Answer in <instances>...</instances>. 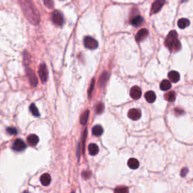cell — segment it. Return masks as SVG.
Here are the masks:
<instances>
[{"instance_id": "1", "label": "cell", "mask_w": 193, "mask_h": 193, "mask_svg": "<svg viewBox=\"0 0 193 193\" xmlns=\"http://www.w3.org/2000/svg\"><path fill=\"white\" fill-rule=\"evenodd\" d=\"M19 5L26 18L33 25L40 22V15L32 0H19Z\"/></svg>"}, {"instance_id": "2", "label": "cell", "mask_w": 193, "mask_h": 193, "mask_svg": "<svg viewBox=\"0 0 193 193\" xmlns=\"http://www.w3.org/2000/svg\"><path fill=\"white\" fill-rule=\"evenodd\" d=\"M177 36V33L175 30H172L168 33L165 39V45L171 52H177L181 48V44Z\"/></svg>"}, {"instance_id": "3", "label": "cell", "mask_w": 193, "mask_h": 193, "mask_svg": "<svg viewBox=\"0 0 193 193\" xmlns=\"http://www.w3.org/2000/svg\"><path fill=\"white\" fill-rule=\"evenodd\" d=\"M51 18L54 24L57 26H62L63 24V22H64L63 14L58 11H54L52 13Z\"/></svg>"}, {"instance_id": "4", "label": "cell", "mask_w": 193, "mask_h": 193, "mask_svg": "<svg viewBox=\"0 0 193 193\" xmlns=\"http://www.w3.org/2000/svg\"><path fill=\"white\" fill-rule=\"evenodd\" d=\"M84 45L88 49H95L98 47V41L91 36H86L84 39Z\"/></svg>"}, {"instance_id": "5", "label": "cell", "mask_w": 193, "mask_h": 193, "mask_svg": "<svg viewBox=\"0 0 193 193\" xmlns=\"http://www.w3.org/2000/svg\"><path fill=\"white\" fill-rule=\"evenodd\" d=\"M48 75V73L47 66L45 63H41L39 68V75L40 79L43 83L47 82Z\"/></svg>"}, {"instance_id": "6", "label": "cell", "mask_w": 193, "mask_h": 193, "mask_svg": "<svg viewBox=\"0 0 193 193\" xmlns=\"http://www.w3.org/2000/svg\"><path fill=\"white\" fill-rule=\"evenodd\" d=\"M26 72H27V77H28L29 81H30V85L33 87H36L38 84V79L34 71L30 69V68H27Z\"/></svg>"}, {"instance_id": "7", "label": "cell", "mask_w": 193, "mask_h": 193, "mask_svg": "<svg viewBox=\"0 0 193 193\" xmlns=\"http://www.w3.org/2000/svg\"><path fill=\"white\" fill-rule=\"evenodd\" d=\"M165 0H156L155 2H153L152 5V8H151V14H156V13L159 12L161 9H162V6L165 5Z\"/></svg>"}, {"instance_id": "8", "label": "cell", "mask_w": 193, "mask_h": 193, "mask_svg": "<svg viewBox=\"0 0 193 193\" xmlns=\"http://www.w3.org/2000/svg\"><path fill=\"white\" fill-rule=\"evenodd\" d=\"M12 148L14 150L17 151V152H21V151L24 150L27 148V145H26V143L21 139H17L16 140H14Z\"/></svg>"}, {"instance_id": "9", "label": "cell", "mask_w": 193, "mask_h": 193, "mask_svg": "<svg viewBox=\"0 0 193 193\" xmlns=\"http://www.w3.org/2000/svg\"><path fill=\"white\" fill-rule=\"evenodd\" d=\"M127 116L130 119L133 120V121H137V120L140 119V117H141V112L138 109H131V110H129Z\"/></svg>"}, {"instance_id": "10", "label": "cell", "mask_w": 193, "mask_h": 193, "mask_svg": "<svg viewBox=\"0 0 193 193\" xmlns=\"http://www.w3.org/2000/svg\"><path fill=\"white\" fill-rule=\"evenodd\" d=\"M142 94V91L140 89V87L138 86H133L130 88V98H133L134 100H137L140 98Z\"/></svg>"}, {"instance_id": "11", "label": "cell", "mask_w": 193, "mask_h": 193, "mask_svg": "<svg viewBox=\"0 0 193 193\" xmlns=\"http://www.w3.org/2000/svg\"><path fill=\"white\" fill-rule=\"evenodd\" d=\"M149 36V31L146 29H141L139 30L135 36V39L137 42H140L143 40H144L147 36Z\"/></svg>"}, {"instance_id": "12", "label": "cell", "mask_w": 193, "mask_h": 193, "mask_svg": "<svg viewBox=\"0 0 193 193\" xmlns=\"http://www.w3.org/2000/svg\"><path fill=\"white\" fill-rule=\"evenodd\" d=\"M39 141V138L36 134H30L27 137V143L31 146H36Z\"/></svg>"}, {"instance_id": "13", "label": "cell", "mask_w": 193, "mask_h": 193, "mask_svg": "<svg viewBox=\"0 0 193 193\" xmlns=\"http://www.w3.org/2000/svg\"><path fill=\"white\" fill-rule=\"evenodd\" d=\"M168 78H169V79L172 82L177 83V82H179L180 79V76L179 72H177V71H171V72L168 73Z\"/></svg>"}, {"instance_id": "14", "label": "cell", "mask_w": 193, "mask_h": 193, "mask_svg": "<svg viewBox=\"0 0 193 193\" xmlns=\"http://www.w3.org/2000/svg\"><path fill=\"white\" fill-rule=\"evenodd\" d=\"M145 98H146L147 102L152 104V103H154L155 101H156V95L154 91H147V92L145 94Z\"/></svg>"}, {"instance_id": "15", "label": "cell", "mask_w": 193, "mask_h": 193, "mask_svg": "<svg viewBox=\"0 0 193 193\" xmlns=\"http://www.w3.org/2000/svg\"><path fill=\"white\" fill-rule=\"evenodd\" d=\"M51 178L48 174H44L42 175L41 178H40V182L45 186H48L51 183Z\"/></svg>"}, {"instance_id": "16", "label": "cell", "mask_w": 193, "mask_h": 193, "mask_svg": "<svg viewBox=\"0 0 193 193\" xmlns=\"http://www.w3.org/2000/svg\"><path fill=\"white\" fill-rule=\"evenodd\" d=\"M143 22V18L141 17V16H136V17H133V18L130 20V24H132L134 27H138L140 26L142 23Z\"/></svg>"}, {"instance_id": "17", "label": "cell", "mask_w": 193, "mask_h": 193, "mask_svg": "<svg viewBox=\"0 0 193 193\" xmlns=\"http://www.w3.org/2000/svg\"><path fill=\"white\" fill-rule=\"evenodd\" d=\"M88 152L91 156H96L99 152V148L95 143H91L88 146Z\"/></svg>"}, {"instance_id": "18", "label": "cell", "mask_w": 193, "mask_h": 193, "mask_svg": "<svg viewBox=\"0 0 193 193\" xmlns=\"http://www.w3.org/2000/svg\"><path fill=\"white\" fill-rule=\"evenodd\" d=\"M127 165L130 168L133 170H136L140 166V163L136 159H130L127 162Z\"/></svg>"}, {"instance_id": "19", "label": "cell", "mask_w": 193, "mask_h": 193, "mask_svg": "<svg viewBox=\"0 0 193 193\" xmlns=\"http://www.w3.org/2000/svg\"><path fill=\"white\" fill-rule=\"evenodd\" d=\"M178 27L180 29H185L186 27H188L190 24V21L186 18H181L177 22Z\"/></svg>"}, {"instance_id": "20", "label": "cell", "mask_w": 193, "mask_h": 193, "mask_svg": "<svg viewBox=\"0 0 193 193\" xmlns=\"http://www.w3.org/2000/svg\"><path fill=\"white\" fill-rule=\"evenodd\" d=\"M171 82H169L168 80H163L160 84V88L162 91H168L169 89H171Z\"/></svg>"}, {"instance_id": "21", "label": "cell", "mask_w": 193, "mask_h": 193, "mask_svg": "<svg viewBox=\"0 0 193 193\" xmlns=\"http://www.w3.org/2000/svg\"><path fill=\"white\" fill-rule=\"evenodd\" d=\"M108 77H109V74L107 72H104L102 73V75H101V78H100V80H99V83H100V85H101V87L102 88V87H104V85H105V84L107 83V81L108 80Z\"/></svg>"}, {"instance_id": "22", "label": "cell", "mask_w": 193, "mask_h": 193, "mask_svg": "<svg viewBox=\"0 0 193 193\" xmlns=\"http://www.w3.org/2000/svg\"><path fill=\"white\" fill-rule=\"evenodd\" d=\"M104 132V129L101 127V125H96L93 127L92 129V133L94 135V136H97V137H99Z\"/></svg>"}, {"instance_id": "23", "label": "cell", "mask_w": 193, "mask_h": 193, "mask_svg": "<svg viewBox=\"0 0 193 193\" xmlns=\"http://www.w3.org/2000/svg\"><path fill=\"white\" fill-rule=\"evenodd\" d=\"M89 113H90L89 111H88V110H86V111L84 112V113L82 114V116H81L80 122L81 124H83V125H85V124L87 123V121H88V117H89Z\"/></svg>"}, {"instance_id": "24", "label": "cell", "mask_w": 193, "mask_h": 193, "mask_svg": "<svg viewBox=\"0 0 193 193\" xmlns=\"http://www.w3.org/2000/svg\"><path fill=\"white\" fill-rule=\"evenodd\" d=\"M165 99L168 101H169V102H173L176 99V94L174 91H170V92L167 93L165 94Z\"/></svg>"}, {"instance_id": "25", "label": "cell", "mask_w": 193, "mask_h": 193, "mask_svg": "<svg viewBox=\"0 0 193 193\" xmlns=\"http://www.w3.org/2000/svg\"><path fill=\"white\" fill-rule=\"evenodd\" d=\"M30 112L32 113V114H33L34 116L39 117L40 116L39 113V110H38L37 107H36V105H35L34 104H32L31 105H30Z\"/></svg>"}, {"instance_id": "26", "label": "cell", "mask_w": 193, "mask_h": 193, "mask_svg": "<svg viewBox=\"0 0 193 193\" xmlns=\"http://www.w3.org/2000/svg\"><path fill=\"white\" fill-rule=\"evenodd\" d=\"M128 189L125 186H119L117 187L115 189L114 193H128Z\"/></svg>"}, {"instance_id": "27", "label": "cell", "mask_w": 193, "mask_h": 193, "mask_svg": "<svg viewBox=\"0 0 193 193\" xmlns=\"http://www.w3.org/2000/svg\"><path fill=\"white\" fill-rule=\"evenodd\" d=\"M95 111L97 114H101L104 111V105L102 103H99L98 105L96 106Z\"/></svg>"}, {"instance_id": "28", "label": "cell", "mask_w": 193, "mask_h": 193, "mask_svg": "<svg viewBox=\"0 0 193 193\" xmlns=\"http://www.w3.org/2000/svg\"><path fill=\"white\" fill-rule=\"evenodd\" d=\"M6 131H7V133H9L10 135H16V134H17V129H16L15 127H7Z\"/></svg>"}, {"instance_id": "29", "label": "cell", "mask_w": 193, "mask_h": 193, "mask_svg": "<svg viewBox=\"0 0 193 193\" xmlns=\"http://www.w3.org/2000/svg\"><path fill=\"white\" fill-rule=\"evenodd\" d=\"M45 5L48 8H52L54 6L53 0H43Z\"/></svg>"}, {"instance_id": "30", "label": "cell", "mask_w": 193, "mask_h": 193, "mask_svg": "<svg viewBox=\"0 0 193 193\" xmlns=\"http://www.w3.org/2000/svg\"><path fill=\"white\" fill-rule=\"evenodd\" d=\"M94 79H92V81H91V85H90L89 91H88V97H89V98L91 96V94H92V91H93V89H94Z\"/></svg>"}, {"instance_id": "31", "label": "cell", "mask_w": 193, "mask_h": 193, "mask_svg": "<svg viewBox=\"0 0 193 193\" xmlns=\"http://www.w3.org/2000/svg\"><path fill=\"white\" fill-rule=\"evenodd\" d=\"M187 172H188V169H187V168H183V169L182 171H181L180 175L182 177H185L186 174H187Z\"/></svg>"}, {"instance_id": "32", "label": "cell", "mask_w": 193, "mask_h": 193, "mask_svg": "<svg viewBox=\"0 0 193 193\" xmlns=\"http://www.w3.org/2000/svg\"><path fill=\"white\" fill-rule=\"evenodd\" d=\"M90 175H91V174H90L89 172H83L82 173V177H84L85 179H88V178L90 177Z\"/></svg>"}, {"instance_id": "33", "label": "cell", "mask_w": 193, "mask_h": 193, "mask_svg": "<svg viewBox=\"0 0 193 193\" xmlns=\"http://www.w3.org/2000/svg\"><path fill=\"white\" fill-rule=\"evenodd\" d=\"M24 193H29V192H24Z\"/></svg>"}]
</instances>
